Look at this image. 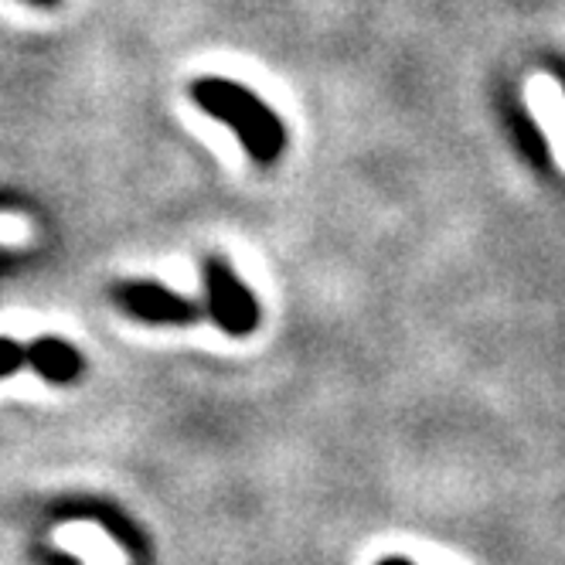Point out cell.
Here are the masks:
<instances>
[{
	"instance_id": "cell-1",
	"label": "cell",
	"mask_w": 565,
	"mask_h": 565,
	"mask_svg": "<svg viewBox=\"0 0 565 565\" xmlns=\"http://www.w3.org/2000/svg\"><path fill=\"white\" fill-rule=\"evenodd\" d=\"M194 99L201 103V109H209L222 124H228L259 164H273L279 157L282 127L253 93L222 83V78H201L194 86Z\"/></svg>"
},
{
	"instance_id": "cell-2",
	"label": "cell",
	"mask_w": 565,
	"mask_h": 565,
	"mask_svg": "<svg viewBox=\"0 0 565 565\" xmlns=\"http://www.w3.org/2000/svg\"><path fill=\"white\" fill-rule=\"evenodd\" d=\"M205 287H209V313L225 334H253L259 324V307L225 259H209L205 263Z\"/></svg>"
},
{
	"instance_id": "cell-3",
	"label": "cell",
	"mask_w": 565,
	"mask_h": 565,
	"mask_svg": "<svg viewBox=\"0 0 565 565\" xmlns=\"http://www.w3.org/2000/svg\"><path fill=\"white\" fill-rule=\"evenodd\" d=\"M116 300L127 313L147 320V324H194L201 317L198 303L157 287V282H127V287L116 290Z\"/></svg>"
},
{
	"instance_id": "cell-4",
	"label": "cell",
	"mask_w": 565,
	"mask_h": 565,
	"mask_svg": "<svg viewBox=\"0 0 565 565\" xmlns=\"http://www.w3.org/2000/svg\"><path fill=\"white\" fill-rule=\"evenodd\" d=\"M524 99H529L532 116L542 124L558 168L565 171V89L552 75H532L529 86H524Z\"/></svg>"
},
{
	"instance_id": "cell-5",
	"label": "cell",
	"mask_w": 565,
	"mask_h": 565,
	"mask_svg": "<svg viewBox=\"0 0 565 565\" xmlns=\"http://www.w3.org/2000/svg\"><path fill=\"white\" fill-rule=\"evenodd\" d=\"M55 542L68 552L86 555L89 565H119L116 545L96 529V524H62L55 532Z\"/></svg>"
},
{
	"instance_id": "cell-6",
	"label": "cell",
	"mask_w": 565,
	"mask_h": 565,
	"mask_svg": "<svg viewBox=\"0 0 565 565\" xmlns=\"http://www.w3.org/2000/svg\"><path fill=\"white\" fill-rule=\"evenodd\" d=\"M34 365H38V372L49 375L52 382H68L78 372V358L65 344L49 341V344H38L34 348Z\"/></svg>"
},
{
	"instance_id": "cell-7",
	"label": "cell",
	"mask_w": 565,
	"mask_h": 565,
	"mask_svg": "<svg viewBox=\"0 0 565 565\" xmlns=\"http://www.w3.org/2000/svg\"><path fill=\"white\" fill-rule=\"evenodd\" d=\"M31 238V225L21 215L0 212V246H24Z\"/></svg>"
},
{
	"instance_id": "cell-8",
	"label": "cell",
	"mask_w": 565,
	"mask_h": 565,
	"mask_svg": "<svg viewBox=\"0 0 565 565\" xmlns=\"http://www.w3.org/2000/svg\"><path fill=\"white\" fill-rule=\"evenodd\" d=\"M18 361H21V351H18V348H11V344H0V372L14 369Z\"/></svg>"
},
{
	"instance_id": "cell-9",
	"label": "cell",
	"mask_w": 565,
	"mask_h": 565,
	"mask_svg": "<svg viewBox=\"0 0 565 565\" xmlns=\"http://www.w3.org/2000/svg\"><path fill=\"white\" fill-rule=\"evenodd\" d=\"M379 565H413L409 558H382Z\"/></svg>"
},
{
	"instance_id": "cell-10",
	"label": "cell",
	"mask_w": 565,
	"mask_h": 565,
	"mask_svg": "<svg viewBox=\"0 0 565 565\" xmlns=\"http://www.w3.org/2000/svg\"><path fill=\"white\" fill-rule=\"evenodd\" d=\"M31 4H42V8H52V4H58V0H31Z\"/></svg>"
}]
</instances>
